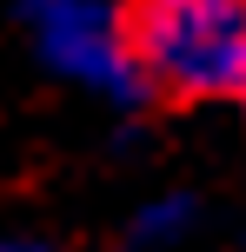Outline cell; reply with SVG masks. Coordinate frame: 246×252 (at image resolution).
<instances>
[{
	"instance_id": "1",
	"label": "cell",
	"mask_w": 246,
	"mask_h": 252,
	"mask_svg": "<svg viewBox=\"0 0 246 252\" xmlns=\"http://www.w3.org/2000/svg\"><path fill=\"white\" fill-rule=\"evenodd\" d=\"M146 93L246 100V0H120Z\"/></svg>"
},
{
	"instance_id": "2",
	"label": "cell",
	"mask_w": 246,
	"mask_h": 252,
	"mask_svg": "<svg viewBox=\"0 0 246 252\" xmlns=\"http://www.w3.org/2000/svg\"><path fill=\"white\" fill-rule=\"evenodd\" d=\"M20 20L34 53L60 80L100 93L113 106L146 100V80L127 53V27H120V0H20Z\"/></svg>"
},
{
	"instance_id": "3",
	"label": "cell",
	"mask_w": 246,
	"mask_h": 252,
	"mask_svg": "<svg viewBox=\"0 0 246 252\" xmlns=\"http://www.w3.org/2000/svg\"><path fill=\"white\" fill-rule=\"evenodd\" d=\"M193 226H200V199H186V192H160L153 206H140V219L127 226V239L146 246V252H167V246H180Z\"/></svg>"
},
{
	"instance_id": "4",
	"label": "cell",
	"mask_w": 246,
	"mask_h": 252,
	"mask_svg": "<svg viewBox=\"0 0 246 252\" xmlns=\"http://www.w3.org/2000/svg\"><path fill=\"white\" fill-rule=\"evenodd\" d=\"M0 252H53L47 239H0Z\"/></svg>"
}]
</instances>
